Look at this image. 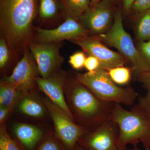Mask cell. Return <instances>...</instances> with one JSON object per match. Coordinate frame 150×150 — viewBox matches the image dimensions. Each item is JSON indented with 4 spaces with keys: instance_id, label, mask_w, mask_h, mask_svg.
<instances>
[{
    "instance_id": "9a60e30c",
    "label": "cell",
    "mask_w": 150,
    "mask_h": 150,
    "mask_svg": "<svg viewBox=\"0 0 150 150\" xmlns=\"http://www.w3.org/2000/svg\"><path fill=\"white\" fill-rule=\"evenodd\" d=\"M60 12L64 14L60 0H38V13L41 19L45 21L55 18Z\"/></svg>"
},
{
    "instance_id": "7a4b0ae2",
    "label": "cell",
    "mask_w": 150,
    "mask_h": 150,
    "mask_svg": "<svg viewBox=\"0 0 150 150\" xmlns=\"http://www.w3.org/2000/svg\"><path fill=\"white\" fill-rule=\"evenodd\" d=\"M64 91L67 104L75 121L80 126L90 131L111 120L115 103L100 99L76 78L67 79Z\"/></svg>"
},
{
    "instance_id": "6da1fadb",
    "label": "cell",
    "mask_w": 150,
    "mask_h": 150,
    "mask_svg": "<svg viewBox=\"0 0 150 150\" xmlns=\"http://www.w3.org/2000/svg\"><path fill=\"white\" fill-rule=\"evenodd\" d=\"M38 0H0V30L16 56L31 43L33 22Z\"/></svg>"
},
{
    "instance_id": "ba28073f",
    "label": "cell",
    "mask_w": 150,
    "mask_h": 150,
    "mask_svg": "<svg viewBox=\"0 0 150 150\" xmlns=\"http://www.w3.org/2000/svg\"><path fill=\"white\" fill-rule=\"evenodd\" d=\"M118 137V125L111 120L88 131L78 143L87 150H120Z\"/></svg>"
},
{
    "instance_id": "d6986e66",
    "label": "cell",
    "mask_w": 150,
    "mask_h": 150,
    "mask_svg": "<svg viewBox=\"0 0 150 150\" xmlns=\"http://www.w3.org/2000/svg\"><path fill=\"white\" fill-rule=\"evenodd\" d=\"M137 24V37L141 41L150 39V8L142 12Z\"/></svg>"
},
{
    "instance_id": "277c9868",
    "label": "cell",
    "mask_w": 150,
    "mask_h": 150,
    "mask_svg": "<svg viewBox=\"0 0 150 150\" xmlns=\"http://www.w3.org/2000/svg\"><path fill=\"white\" fill-rule=\"evenodd\" d=\"M76 79L97 97L106 102L131 106L138 97L132 87L119 86L111 79L107 71L103 69L84 74L76 73Z\"/></svg>"
},
{
    "instance_id": "4fadbf2b",
    "label": "cell",
    "mask_w": 150,
    "mask_h": 150,
    "mask_svg": "<svg viewBox=\"0 0 150 150\" xmlns=\"http://www.w3.org/2000/svg\"><path fill=\"white\" fill-rule=\"evenodd\" d=\"M66 78L65 73L58 71L47 79L38 76L36 84L39 89L44 93L52 102L64 110L75 122L72 113L65 100L64 95Z\"/></svg>"
},
{
    "instance_id": "f1b7e54d",
    "label": "cell",
    "mask_w": 150,
    "mask_h": 150,
    "mask_svg": "<svg viewBox=\"0 0 150 150\" xmlns=\"http://www.w3.org/2000/svg\"><path fill=\"white\" fill-rule=\"evenodd\" d=\"M138 80L142 83L144 87L148 89L150 88V72L143 73L138 76Z\"/></svg>"
},
{
    "instance_id": "4dcf8cb0",
    "label": "cell",
    "mask_w": 150,
    "mask_h": 150,
    "mask_svg": "<svg viewBox=\"0 0 150 150\" xmlns=\"http://www.w3.org/2000/svg\"><path fill=\"white\" fill-rule=\"evenodd\" d=\"M136 0H123V6L125 10L128 11L132 8Z\"/></svg>"
},
{
    "instance_id": "d4e9b609",
    "label": "cell",
    "mask_w": 150,
    "mask_h": 150,
    "mask_svg": "<svg viewBox=\"0 0 150 150\" xmlns=\"http://www.w3.org/2000/svg\"><path fill=\"white\" fill-rule=\"evenodd\" d=\"M147 90V91L146 94L139 98L138 104L150 118V88Z\"/></svg>"
},
{
    "instance_id": "e0dca14e",
    "label": "cell",
    "mask_w": 150,
    "mask_h": 150,
    "mask_svg": "<svg viewBox=\"0 0 150 150\" xmlns=\"http://www.w3.org/2000/svg\"><path fill=\"white\" fill-rule=\"evenodd\" d=\"M22 96L13 84L1 81L0 86V106L10 107L15 104Z\"/></svg>"
},
{
    "instance_id": "1f68e13d",
    "label": "cell",
    "mask_w": 150,
    "mask_h": 150,
    "mask_svg": "<svg viewBox=\"0 0 150 150\" xmlns=\"http://www.w3.org/2000/svg\"><path fill=\"white\" fill-rule=\"evenodd\" d=\"M74 150H87L83 147L79 145H77Z\"/></svg>"
},
{
    "instance_id": "ac0fdd59",
    "label": "cell",
    "mask_w": 150,
    "mask_h": 150,
    "mask_svg": "<svg viewBox=\"0 0 150 150\" xmlns=\"http://www.w3.org/2000/svg\"><path fill=\"white\" fill-rule=\"evenodd\" d=\"M23 113L31 117L38 118L45 115V109L40 103L28 96L25 97L19 105Z\"/></svg>"
},
{
    "instance_id": "5b68a950",
    "label": "cell",
    "mask_w": 150,
    "mask_h": 150,
    "mask_svg": "<svg viewBox=\"0 0 150 150\" xmlns=\"http://www.w3.org/2000/svg\"><path fill=\"white\" fill-rule=\"evenodd\" d=\"M100 40L116 48L131 62L132 71L137 76L143 73L150 72V65L139 49L136 48L131 36L123 27L121 11H116L110 29L99 35Z\"/></svg>"
},
{
    "instance_id": "836d02e7",
    "label": "cell",
    "mask_w": 150,
    "mask_h": 150,
    "mask_svg": "<svg viewBox=\"0 0 150 150\" xmlns=\"http://www.w3.org/2000/svg\"><path fill=\"white\" fill-rule=\"evenodd\" d=\"M132 150H138V149H136V148H135V149H133ZM146 150H150V149H147Z\"/></svg>"
},
{
    "instance_id": "cb8c5ba5",
    "label": "cell",
    "mask_w": 150,
    "mask_h": 150,
    "mask_svg": "<svg viewBox=\"0 0 150 150\" xmlns=\"http://www.w3.org/2000/svg\"><path fill=\"white\" fill-rule=\"evenodd\" d=\"M86 59L83 52L78 51L70 56L69 63L75 69H80L84 67Z\"/></svg>"
},
{
    "instance_id": "603a6c76",
    "label": "cell",
    "mask_w": 150,
    "mask_h": 150,
    "mask_svg": "<svg viewBox=\"0 0 150 150\" xmlns=\"http://www.w3.org/2000/svg\"><path fill=\"white\" fill-rule=\"evenodd\" d=\"M8 44L4 38L0 39V68L1 69L6 67L10 60V50Z\"/></svg>"
},
{
    "instance_id": "ffe728a7",
    "label": "cell",
    "mask_w": 150,
    "mask_h": 150,
    "mask_svg": "<svg viewBox=\"0 0 150 150\" xmlns=\"http://www.w3.org/2000/svg\"><path fill=\"white\" fill-rule=\"evenodd\" d=\"M107 71L111 79L118 85H125L131 80V70L124 66L112 68Z\"/></svg>"
},
{
    "instance_id": "83f0119b",
    "label": "cell",
    "mask_w": 150,
    "mask_h": 150,
    "mask_svg": "<svg viewBox=\"0 0 150 150\" xmlns=\"http://www.w3.org/2000/svg\"><path fill=\"white\" fill-rule=\"evenodd\" d=\"M139 50L150 65V39L147 41H141Z\"/></svg>"
},
{
    "instance_id": "2e32d148",
    "label": "cell",
    "mask_w": 150,
    "mask_h": 150,
    "mask_svg": "<svg viewBox=\"0 0 150 150\" xmlns=\"http://www.w3.org/2000/svg\"><path fill=\"white\" fill-rule=\"evenodd\" d=\"M65 16L79 20L90 6L91 0H60Z\"/></svg>"
},
{
    "instance_id": "7c38bea8",
    "label": "cell",
    "mask_w": 150,
    "mask_h": 150,
    "mask_svg": "<svg viewBox=\"0 0 150 150\" xmlns=\"http://www.w3.org/2000/svg\"><path fill=\"white\" fill-rule=\"evenodd\" d=\"M59 27L51 30L35 28L38 40L40 43H55L63 40H71L88 36L89 32L79 20L69 16Z\"/></svg>"
},
{
    "instance_id": "7402d4cb",
    "label": "cell",
    "mask_w": 150,
    "mask_h": 150,
    "mask_svg": "<svg viewBox=\"0 0 150 150\" xmlns=\"http://www.w3.org/2000/svg\"><path fill=\"white\" fill-rule=\"evenodd\" d=\"M0 127V150H21L15 142L12 139L6 128L4 123L1 124Z\"/></svg>"
},
{
    "instance_id": "30bf717a",
    "label": "cell",
    "mask_w": 150,
    "mask_h": 150,
    "mask_svg": "<svg viewBox=\"0 0 150 150\" xmlns=\"http://www.w3.org/2000/svg\"><path fill=\"white\" fill-rule=\"evenodd\" d=\"M71 41L80 46L89 55L98 59L100 63V69L108 71L115 67H123L127 61L121 54L104 46L99 37L88 36Z\"/></svg>"
},
{
    "instance_id": "44dd1931",
    "label": "cell",
    "mask_w": 150,
    "mask_h": 150,
    "mask_svg": "<svg viewBox=\"0 0 150 150\" xmlns=\"http://www.w3.org/2000/svg\"><path fill=\"white\" fill-rule=\"evenodd\" d=\"M36 150H68L56 136H48L42 140Z\"/></svg>"
},
{
    "instance_id": "52a82bcc",
    "label": "cell",
    "mask_w": 150,
    "mask_h": 150,
    "mask_svg": "<svg viewBox=\"0 0 150 150\" xmlns=\"http://www.w3.org/2000/svg\"><path fill=\"white\" fill-rule=\"evenodd\" d=\"M38 73L39 72L37 64L29 47H27L12 74L1 81L14 85L22 95L28 96L37 85Z\"/></svg>"
},
{
    "instance_id": "8fae6325",
    "label": "cell",
    "mask_w": 150,
    "mask_h": 150,
    "mask_svg": "<svg viewBox=\"0 0 150 150\" xmlns=\"http://www.w3.org/2000/svg\"><path fill=\"white\" fill-rule=\"evenodd\" d=\"M55 43H30L28 47L35 59L41 77L47 79L59 71L64 59Z\"/></svg>"
},
{
    "instance_id": "3957f363",
    "label": "cell",
    "mask_w": 150,
    "mask_h": 150,
    "mask_svg": "<svg viewBox=\"0 0 150 150\" xmlns=\"http://www.w3.org/2000/svg\"><path fill=\"white\" fill-rule=\"evenodd\" d=\"M111 120L119 129L118 146L124 150L129 144L136 145L150 141V118L138 104L128 110L121 105L115 103L111 114Z\"/></svg>"
},
{
    "instance_id": "8992f818",
    "label": "cell",
    "mask_w": 150,
    "mask_h": 150,
    "mask_svg": "<svg viewBox=\"0 0 150 150\" xmlns=\"http://www.w3.org/2000/svg\"><path fill=\"white\" fill-rule=\"evenodd\" d=\"M43 101L54 121L56 137L67 150H74L81 137L89 131L75 123L49 98H43Z\"/></svg>"
},
{
    "instance_id": "9c48e42d",
    "label": "cell",
    "mask_w": 150,
    "mask_h": 150,
    "mask_svg": "<svg viewBox=\"0 0 150 150\" xmlns=\"http://www.w3.org/2000/svg\"><path fill=\"white\" fill-rule=\"evenodd\" d=\"M79 21L89 32L99 35L105 33L112 26L114 21L112 0H102L90 6Z\"/></svg>"
},
{
    "instance_id": "484cf974",
    "label": "cell",
    "mask_w": 150,
    "mask_h": 150,
    "mask_svg": "<svg viewBox=\"0 0 150 150\" xmlns=\"http://www.w3.org/2000/svg\"><path fill=\"white\" fill-rule=\"evenodd\" d=\"M84 67L88 72L93 71L100 69V63L96 57L89 55L86 59Z\"/></svg>"
},
{
    "instance_id": "5bb4252c",
    "label": "cell",
    "mask_w": 150,
    "mask_h": 150,
    "mask_svg": "<svg viewBox=\"0 0 150 150\" xmlns=\"http://www.w3.org/2000/svg\"><path fill=\"white\" fill-rule=\"evenodd\" d=\"M13 131L22 145L32 150L43 136L42 131L36 126L26 123H19L13 126Z\"/></svg>"
},
{
    "instance_id": "4316f807",
    "label": "cell",
    "mask_w": 150,
    "mask_h": 150,
    "mask_svg": "<svg viewBox=\"0 0 150 150\" xmlns=\"http://www.w3.org/2000/svg\"><path fill=\"white\" fill-rule=\"evenodd\" d=\"M149 8H150V0H136L131 9L141 13Z\"/></svg>"
},
{
    "instance_id": "d6a6232c",
    "label": "cell",
    "mask_w": 150,
    "mask_h": 150,
    "mask_svg": "<svg viewBox=\"0 0 150 150\" xmlns=\"http://www.w3.org/2000/svg\"><path fill=\"white\" fill-rule=\"evenodd\" d=\"M102 1V0H91L90 6L94 5H95L97 3H98V2L100 1Z\"/></svg>"
},
{
    "instance_id": "f546056e",
    "label": "cell",
    "mask_w": 150,
    "mask_h": 150,
    "mask_svg": "<svg viewBox=\"0 0 150 150\" xmlns=\"http://www.w3.org/2000/svg\"><path fill=\"white\" fill-rule=\"evenodd\" d=\"M13 107V105L7 107L0 106V123H1V124L4 123L6 118L8 117V115Z\"/></svg>"
}]
</instances>
